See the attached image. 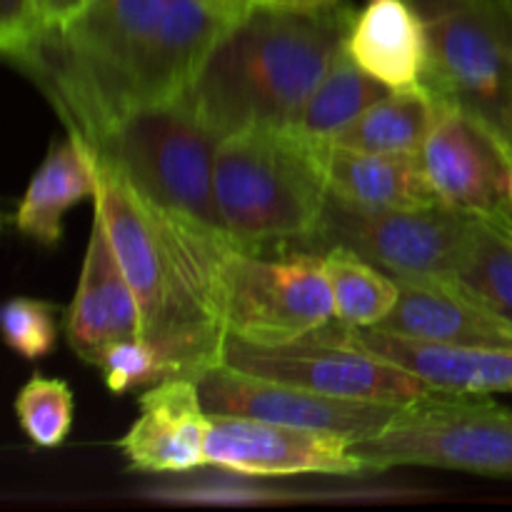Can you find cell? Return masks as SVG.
<instances>
[{"label":"cell","instance_id":"83f0119b","mask_svg":"<svg viewBox=\"0 0 512 512\" xmlns=\"http://www.w3.org/2000/svg\"><path fill=\"white\" fill-rule=\"evenodd\" d=\"M163 498L175 500H210V503H265L280 500L283 490H270L263 485H248L243 480H203V483L175 485V488L155 490Z\"/></svg>","mask_w":512,"mask_h":512},{"label":"cell","instance_id":"cb8c5ba5","mask_svg":"<svg viewBox=\"0 0 512 512\" xmlns=\"http://www.w3.org/2000/svg\"><path fill=\"white\" fill-rule=\"evenodd\" d=\"M455 280L512 320V215L475 220Z\"/></svg>","mask_w":512,"mask_h":512},{"label":"cell","instance_id":"ba28073f","mask_svg":"<svg viewBox=\"0 0 512 512\" xmlns=\"http://www.w3.org/2000/svg\"><path fill=\"white\" fill-rule=\"evenodd\" d=\"M215 313L225 338L283 345L335 320L323 253L263 258L230 240L215 265Z\"/></svg>","mask_w":512,"mask_h":512},{"label":"cell","instance_id":"ac0fdd59","mask_svg":"<svg viewBox=\"0 0 512 512\" xmlns=\"http://www.w3.org/2000/svg\"><path fill=\"white\" fill-rule=\"evenodd\" d=\"M325 185L338 198L365 208H425L443 205L425 175L420 155H383L308 143Z\"/></svg>","mask_w":512,"mask_h":512},{"label":"cell","instance_id":"f1b7e54d","mask_svg":"<svg viewBox=\"0 0 512 512\" xmlns=\"http://www.w3.org/2000/svg\"><path fill=\"white\" fill-rule=\"evenodd\" d=\"M48 25L38 0H0V53L10 58Z\"/></svg>","mask_w":512,"mask_h":512},{"label":"cell","instance_id":"7402d4cb","mask_svg":"<svg viewBox=\"0 0 512 512\" xmlns=\"http://www.w3.org/2000/svg\"><path fill=\"white\" fill-rule=\"evenodd\" d=\"M390 90L393 88L360 70L343 48L310 95L300 118L288 130L305 143H333L350 123H355L370 105L383 100Z\"/></svg>","mask_w":512,"mask_h":512},{"label":"cell","instance_id":"4316f807","mask_svg":"<svg viewBox=\"0 0 512 512\" xmlns=\"http://www.w3.org/2000/svg\"><path fill=\"white\" fill-rule=\"evenodd\" d=\"M93 365L100 368L113 395L135 393L170 378L165 360L145 338L118 340L108 345Z\"/></svg>","mask_w":512,"mask_h":512},{"label":"cell","instance_id":"d4e9b609","mask_svg":"<svg viewBox=\"0 0 512 512\" xmlns=\"http://www.w3.org/2000/svg\"><path fill=\"white\" fill-rule=\"evenodd\" d=\"M15 418L20 430L38 448H60L73 428V390L65 380L35 373L15 395Z\"/></svg>","mask_w":512,"mask_h":512},{"label":"cell","instance_id":"8992f818","mask_svg":"<svg viewBox=\"0 0 512 512\" xmlns=\"http://www.w3.org/2000/svg\"><path fill=\"white\" fill-rule=\"evenodd\" d=\"M218 145V135L183 95L130 115L88 148L113 163L150 203L225 233L215 200Z\"/></svg>","mask_w":512,"mask_h":512},{"label":"cell","instance_id":"484cf974","mask_svg":"<svg viewBox=\"0 0 512 512\" xmlns=\"http://www.w3.org/2000/svg\"><path fill=\"white\" fill-rule=\"evenodd\" d=\"M58 313L53 303L35 298H10L0 313L5 345L25 360H40L58 343Z\"/></svg>","mask_w":512,"mask_h":512},{"label":"cell","instance_id":"7a4b0ae2","mask_svg":"<svg viewBox=\"0 0 512 512\" xmlns=\"http://www.w3.org/2000/svg\"><path fill=\"white\" fill-rule=\"evenodd\" d=\"M95 170L93 208L103 215L138 300L143 338L165 360L170 378L198 380L223 358L215 265L233 238L150 203L100 155H95Z\"/></svg>","mask_w":512,"mask_h":512},{"label":"cell","instance_id":"d6986e66","mask_svg":"<svg viewBox=\"0 0 512 512\" xmlns=\"http://www.w3.org/2000/svg\"><path fill=\"white\" fill-rule=\"evenodd\" d=\"M345 50L360 70L388 88L423 83L428 30L413 0H368L355 13Z\"/></svg>","mask_w":512,"mask_h":512},{"label":"cell","instance_id":"f546056e","mask_svg":"<svg viewBox=\"0 0 512 512\" xmlns=\"http://www.w3.org/2000/svg\"><path fill=\"white\" fill-rule=\"evenodd\" d=\"M85 3H88V0H38L40 10H43L48 23H58V20L70 18V15L78 13Z\"/></svg>","mask_w":512,"mask_h":512},{"label":"cell","instance_id":"4fadbf2b","mask_svg":"<svg viewBox=\"0 0 512 512\" xmlns=\"http://www.w3.org/2000/svg\"><path fill=\"white\" fill-rule=\"evenodd\" d=\"M420 163L448 208L478 218L510 215L512 150L473 115L440 105L438 120L420 148Z\"/></svg>","mask_w":512,"mask_h":512},{"label":"cell","instance_id":"ffe728a7","mask_svg":"<svg viewBox=\"0 0 512 512\" xmlns=\"http://www.w3.org/2000/svg\"><path fill=\"white\" fill-rule=\"evenodd\" d=\"M98 188L95 155L75 135L55 143L40 168L30 178L13 223L20 235L43 248H53L63 238V218L73 205L88 200Z\"/></svg>","mask_w":512,"mask_h":512},{"label":"cell","instance_id":"5bb4252c","mask_svg":"<svg viewBox=\"0 0 512 512\" xmlns=\"http://www.w3.org/2000/svg\"><path fill=\"white\" fill-rule=\"evenodd\" d=\"M140 415L115 443L130 470L178 475L205 468L210 413L190 378H168L145 388Z\"/></svg>","mask_w":512,"mask_h":512},{"label":"cell","instance_id":"2e32d148","mask_svg":"<svg viewBox=\"0 0 512 512\" xmlns=\"http://www.w3.org/2000/svg\"><path fill=\"white\" fill-rule=\"evenodd\" d=\"M65 338L78 358L88 360L90 365L108 345L143 338L138 300L125 278L98 208H93V228L80 268L78 290L65 313Z\"/></svg>","mask_w":512,"mask_h":512},{"label":"cell","instance_id":"9a60e30c","mask_svg":"<svg viewBox=\"0 0 512 512\" xmlns=\"http://www.w3.org/2000/svg\"><path fill=\"white\" fill-rule=\"evenodd\" d=\"M400 300L375 328L408 338L473 348H512V320L470 293L460 280L400 275Z\"/></svg>","mask_w":512,"mask_h":512},{"label":"cell","instance_id":"8fae6325","mask_svg":"<svg viewBox=\"0 0 512 512\" xmlns=\"http://www.w3.org/2000/svg\"><path fill=\"white\" fill-rule=\"evenodd\" d=\"M195 383L210 415H240V418L318 430V433L340 435L353 445L385 433L413 408V405L333 398L298 385L255 378L223 363L205 370Z\"/></svg>","mask_w":512,"mask_h":512},{"label":"cell","instance_id":"4dcf8cb0","mask_svg":"<svg viewBox=\"0 0 512 512\" xmlns=\"http://www.w3.org/2000/svg\"><path fill=\"white\" fill-rule=\"evenodd\" d=\"M263 5H278V8H318V5L335 3V0H258Z\"/></svg>","mask_w":512,"mask_h":512},{"label":"cell","instance_id":"9c48e42d","mask_svg":"<svg viewBox=\"0 0 512 512\" xmlns=\"http://www.w3.org/2000/svg\"><path fill=\"white\" fill-rule=\"evenodd\" d=\"M353 450L370 473L440 468L512 480V410L490 398L420 403Z\"/></svg>","mask_w":512,"mask_h":512},{"label":"cell","instance_id":"52a82bcc","mask_svg":"<svg viewBox=\"0 0 512 512\" xmlns=\"http://www.w3.org/2000/svg\"><path fill=\"white\" fill-rule=\"evenodd\" d=\"M220 363L255 378L298 385L315 393L370 403L420 405L470 400L370 350L355 328L330 320L323 328L283 345H253L225 338Z\"/></svg>","mask_w":512,"mask_h":512},{"label":"cell","instance_id":"3957f363","mask_svg":"<svg viewBox=\"0 0 512 512\" xmlns=\"http://www.w3.org/2000/svg\"><path fill=\"white\" fill-rule=\"evenodd\" d=\"M355 10L255 3L225 30L185 100L220 140L243 130H288L345 48Z\"/></svg>","mask_w":512,"mask_h":512},{"label":"cell","instance_id":"1f68e13d","mask_svg":"<svg viewBox=\"0 0 512 512\" xmlns=\"http://www.w3.org/2000/svg\"><path fill=\"white\" fill-rule=\"evenodd\" d=\"M508 210L512 215V173H510V188H508Z\"/></svg>","mask_w":512,"mask_h":512},{"label":"cell","instance_id":"6da1fadb","mask_svg":"<svg viewBox=\"0 0 512 512\" xmlns=\"http://www.w3.org/2000/svg\"><path fill=\"white\" fill-rule=\"evenodd\" d=\"M243 0H88L8 60L90 148L140 110L175 103Z\"/></svg>","mask_w":512,"mask_h":512},{"label":"cell","instance_id":"d6a6232c","mask_svg":"<svg viewBox=\"0 0 512 512\" xmlns=\"http://www.w3.org/2000/svg\"><path fill=\"white\" fill-rule=\"evenodd\" d=\"M243 3H248V5H255V3H258V0H243Z\"/></svg>","mask_w":512,"mask_h":512},{"label":"cell","instance_id":"7c38bea8","mask_svg":"<svg viewBox=\"0 0 512 512\" xmlns=\"http://www.w3.org/2000/svg\"><path fill=\"white\" fill-rule=\"evenodd\" d=\"M205 460L243 478H360L370 473L353 443L340 435L240 415H210Z\"/></svg>","mask_w":512,"mask_h":512},{"label":"cell","instance_id":"e0dca14e","mask_svg":"<svg viewBox=\"0 0 512 512\" xmlns=\"http://www.w3.org/2000/svg\"><path fill=\"white\" fill-rule=\"evenodd\" d=\"M355 335L390 363L453 393L470 398L512 393V348L433 343L380 328H355Z\"/></svg>","mask_w":512,"mask_h":512},{"label":"cell","instance_id":"603a6c76","mask_svg":"<svg viewBox=\"0 0 512 512\" xmlns=\"http://www.w3.org/2000/svg\"><path fill=\"white\" fill-rule=\"evenodd\" d=\"M323 260L335 320L350 328H375L393 313L400 300V285L393 275L343 245L323 250Z\"/></svg>","mask_w":512,"mask_h":512},{"label":"cell","instance_id":"277c9868","mask_svg":"<svg viewBox=\"0 0 512 512\" xmlns=\"http://www.w3.org/2000/svg\"><path fill=\"white\" fill-rule=\"evenodd\" d=\"M215 200L225 233L258 250L270 243L300 245L323 218L328 185L313 148L290 130H243L220 140Z\"/></svg>","mask_w":512,"mask_h":512},{"label":"cell","instance_id":"5b68a950","mask_svg":"<svg viewBox=\"0 0 512 512\" xmlns=\"http://www.w3.org/2000/svg\"><path fill=\"white\" fill-rule=\"evenodd\" d=\"M428 30L423 85L512 150V0H413Z\"/></svg>","mask_w":512,"mask_h":512},{"label":"cell","instance_id":"30bf717a","mask_svg":"<svg viewBox=\"0 0 512 512\" xmlns=\"http://www.w3.org/2000/svg\"><path fill=\"white\" fill-rule=\"evenodd\" d=\"M478 215L448 205L425 208H365L328 190L323 218L313 238L295 250H355L393 278L440 275L453 278L468 250Z\"/></svg>","mask_w":512,"mask_h":512},{"label":"cell","instance_id":"44dd1931","mask_svg":"<svg viewBox=\"0 0 512 512\" xmlns=\"http://www.w3.org/2000/svg\"><path fill=\"white\" fill-rule=\"evenodd\" d=\"M440 105L423 83L390 90L333 140L340 148L383 155H420Z\"/></svg>","mask_w":512,"mask_h":512}]
</instances>
